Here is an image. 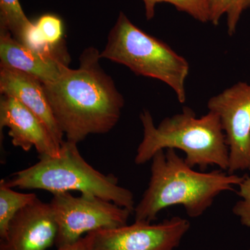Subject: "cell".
I'll list each match as a JSON object with an SVG mask.
<instances>
[{
	"label": "cell",
	"instance_id": "1",
	"mask_svg": "<svg viewBox=\"0 0 250 250\" xmlns=\"http://www.w3.org/2000/svg\"><path fill=\"white\" fill-rule=\"evenodd\" d=\"M100 52L84 49L76 69L67 67L58 80L43 84L47 100L66 141L78 143L90 134L116 126L125 100L100 65Z\"/></svg>",
	"mask_w": 250,
	"mask_h": 250
},
{
	"label": "cell",
	"instance_id": "2",
	"mask_svg": "<svg viewBox=\"0 0 250 250\" xmlns=\"http://www.w3.org/2000/svg\"><path fill=\"white\" fill-rule=\"evenodd\" d=\"M243 179L223 170L197 172L175 149L159 151L152 159L147 188L135 207V220L151 223L161 210L176 205L183 206L190 218H198L219 194L233 190Z\"/></svg>",
	"mask_w": 250,
	"mask_h": 250
},
{
	"label": "cell",
	"instance_id": "3",
	"mask_svg": "<svg viewBox=\"0 0 250 250\" xmlns=\"http://www.w3.org/2000/svg\"><path fill=\"white\" fill-rule=\"evenodd\" d=\"M143 138L135 156V164L142 165L152 159L156 152L167 149H180L186 154V163L205 171L209 166L228 170L229 149L220 118L208 111L197 118L191 108L167 117L157 126L149 111L140 115Z\"/></svg>",
	"mask_w": 250,
	"mask_h": 250
},
{
	"label": "cell",
	"instance_id": "4",
	"mask_svg": "<svg viewBox=\"0 0 250 250\" xmlns=\"http://www.w3.org/2000/svg\"><path fill=\"white\" fill-rule=\"evenodd\" d=\"M34 165L13 174L6 182L9 187L44 190L53 195L79 191L113 202L134 212V195L118 185L113 174H104L82 157L77 143L64 141L57 157L39 156Z\"/></svg>",
	"mask_w": 250,
	"mask_h": 250
},
{
	"label": "cell",
	"instance_id": "5",
	"mask_svg": "<svg viewBox=\"0 0 250 250\" xmlns=\"http://www.w3.org/2000/svg\"><path fill=\"white\" fill-rule=\"evenodd\" d=\"M100 58L122 64L139 76L161 81L180 103L187 100L186 81L190 65L164 41L141 30L121 12L108 34Z\"/></svg>",
	"mask_w": 250,
	"mask_h": 250
},
{
	"label": "cell",
	"instance_id": "6",
	"mask_svg": "<svg viewBox=\"0 0 250 250\" xmlns=\"http://www.w3.org/2000/svg\"><path fill=\"white\" fill-rule=\"evenodd\" d=\"M58 227L57 248L78 241L85 233L127 225L132 212L93 195L75 197L69 192L53 195L50 202Z\"/></svg>",
	"mask_w": 250,
	"mask_h": 250
},
{
	"label": "cell",
	"instance_id": "7",
	"mask_svg": "<svg viewBox=\"0 0 250 250\" xmlns=\"http://www.w3.org/2000/svg\"><path fill=\"white\" fill-rule=\"evenodd\" d=\"M190 229L178 216L160 223L136 221L121 228L101 229L85 235L88 250H174Z\"/></svg>",
	"mask_w": 250,
	"mask_h": 250
},
{
	"label": "cell",
	"instance_id": "8",
	"mask_svg": "<svg viewBox=\"0 0 250 250\" xmlns=\"http://www.w3.org/2000/svg\"><path fill=\"white\" fill-rule=\"evenodd\" d=\"M208 111L220 118L229 149L228 172L250 168V82H238L212 97Z\"/></svg>",
	"mask_w": 250,
	"mask_h": 250
},
{
	"label": "cell",
	"instance_id": "9",
	"mask_svg": "<svg viewBox=\"0 0 250 250\" xmlns=\"http://www.w3.org/2000/svg\"><path fill=\"white\" fill-rule=\"evenodd\" d=\"M57 233L50 204L37 198L11 220L0 250H46L55 244Z\"/></svg>",
	"mask_w": 250,
	"mask_h": 250
},
{
	"label": "cell",
	"instance_id": "10",
	"mask_svg": "<svg viewBox=\"0 0 250 250\" xmlns=\"http://www.w3.org/2000/svg\"><path fill=\"white\" fill-rule=\"evenodd\" d=\"M9 129L12 144L29 152L35 147L39 156L57 157L60 146L42 121L21 102L1 95L0 100V128Z\"/></svg>",
	"mask_w": 250,
	"mask_h": 250
},
{
	"label": "cell",
	"instance_id": "11",
	"mask_svg": "<svg viewBox=\"0 0 250 250\" xmlns=\"http://www.w3.org/2000/svg\"><path fill=\"white\" fill-rule=\"evenodd\" d=\"M0 66L35 77L42 84L52 83L68 67L67 56L41 53L20 43L9 31L0 29Z\"/></svg>",
	"mask_w": 250,
	"mask_h": 250
},
{
	"label": "cell",
	"instance_id": "12",
	"mask_svg": "<svg viewBox=\"0 0 250 250\" xmlns=\"http://www.w3.org/2000/svg\"><path fill=\"white\" fill-rule=\"evenodd\" d=\"M0 92L16 99L39 117L55 142L62 146L64 134L56 121L42 82L24 72L0 66Z\"/></svg>",
	"mask_w": 250,
	"mask_h": 250
},
{
	"label": "cell",
	"instance_id": "13",
	"mask_svg": "<svg viewBox=\"0 0 250 250\" xmlns=\"http://www.w3.org/2000/svg\"><path fill=\"white\" fill-rule=\"evenodd\" d=\"M37 195L35 193H22L13 190L4 179L0 182V238L6 234L8 228L18 212L33 203Z\"/></svg>",
	"mask_w": 250,
	"mask_h": 250
},
{
	"label": "cell",
	"instance_id": "14",
	"mask_svg": "<svg viewBox=\"0 0 250 250\" xmlns=\"http://www.w3.org/2000/svg\"><path fill=\"white\" fill-rule=\"evenodd\" d=\"M34 23L28 19L19 0H0V29L9 31L20 43Z\"/></svg>",
	"mask_w": 250,
	"mask_h": 250
},
{
	"label": "cell",
	"instance_id": "15",
	"mask_svg": "<svg viewBox=\"0 0 250 250\" xmlns=\"http://www.w3.org/2000/svg\"><path fill=\"white\" fill-rule=\"evenodd\" d=\"M146 9L147 21L155 16L156 4L167 3L172 4L177 11L185 13L194 19L206 23L209 22V4L208 0H143Z\"/></svg>",
	"mask_w": 250,
	"mask_h": 250
},
{
	"label": "cell",
	"instance_id": "16",
	"mask_svg": "<svg viewBox=\"0 0 250 250\" xmlns=\"http://www.w3.org/2000/svg\"><path fill=\"white\" fill-rule=\"evenodd\" d=\"M244 0H208L209 4V22L218 25L224 15L228 16L229 35L232 36L243 11Z\"/></svg>",
	"mask_w": 250,
	"mask_h": 250
},
{
	"label": "cell",
	"instance_id": "17",
	"mask_svg": "<svg viewBox=\"0 0 250 250\" xmlns=\"http://www.w3.org/2000/svg\"><path fill=\"white\" fill-rule=\"evenodd\" d=\"M238 186V195L242 200L233 206L232 211L239 217L242 225L250 228V176L244 177L243 182Z\"/></svg>",
	"mask_w": 250,
	"mask_h": 250
},
{
	"label": "cell",
	"instance_id": "18",
	"mask_svg": "<svg viewBox=\"0 0 250 250\" xmlns=\"http://www.w3.org/2000/svg\"><path fill=\"white\" fill-rule=\"evenodd\" d=\"M57 250H88V241L85 236L81 238L76 243L57 248Z\"/></svg>",
	"mask_w": 250,
	"mask_h": 250
},
{
	"label": "cell",
	"instance_id": "19",
	"mask_svg": "<svg viewBox=\"0 0 250 250\" xmlns=\"http://www.w3.org/2000/svg\"><path fill=\"white\" fill-rule=\"evenodd\" d=\"M249 7H250V0H244V3H243V8H244V10Z\"/></svg>",
	"mask_w": 250,
	"mask_h": 250
}]
</instances>
